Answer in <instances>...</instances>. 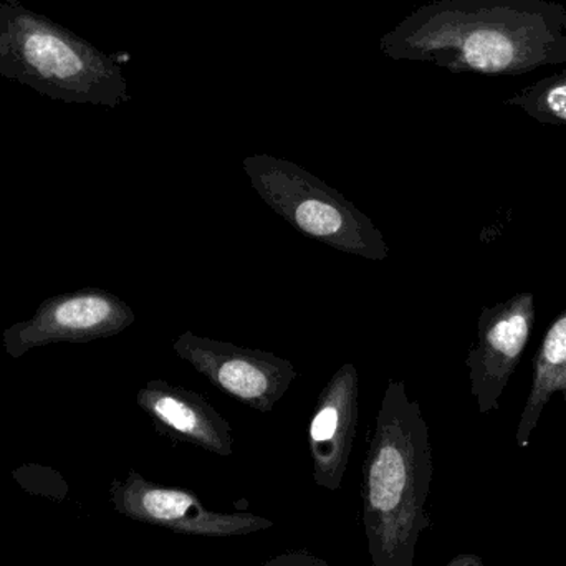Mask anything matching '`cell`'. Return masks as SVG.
<instances>
[{
	"instance_id": "cell-1",
	"label": "cell",
	"mask_w": 566,
	"mask_h": 566,
	"mask_svg": "<svg viewBox=\"0 0 566 566\" xmlns=\"http://www.w3.org/2000/svg\"><path fill=\"white\" fill-rule=\"evenodd\" d=\"M379 50L452 73L525 75L566 65V7L554 0H434L388 30Z\"/></svg>"
},
{
	"instance_id": "cell-2",
	"label": "cell",
	"mask_w": 566,
	"mask_h": 566,
	"mask_svg": "<svg viewBox=\"0 0 566 566\" xmlns=\"http://www.w3.org/2000/svg\"><path fill=\"white\" fill-rule=\"evenodd\" d=\"M432 481L429 428L406 382L386 385L363 478V525L371 566H412Z\"/></svg>"
},
{
	"instance_id": "cell-3",
	"label": "cell",
	"mask_w": 566,
	"mask_h": 566,
	"mask_svg": "<svg viewBox=\"0 0 566 566\" xmlns=\"http://www.w3.org/2000/svg\"><path fill=\"white\" fill-rule=\"evenodd\" d=\"M0 73L43 95L116 108L129 102L119 63L45 17L0 6Z\"/></svg>"
},
{
	"instance_id": "cell-4",
	"label": "cell",
	"mask_w": 566,
	"mask_h": 566,
	"mask_svg": "<svg viewBox=\"0 0 566 566\" xmlns=\"http://www.w3.org/2000/svg\"><path fill=\"white\" fill-rule=\"evenodd\" d=\"M242 168L259 198L300 234L355 258H389V245L375 222L302 166L262 153L248 156Z\"/></svg>"
},
{
	"instance_id": "cell-5",
	"label": "cell",
	"mask_w": 566,
	"mask_h": 566,
	"mask_svg": "<svg viewBox=\"0 0 566 566\" xmlns=\"http://www.w3.org/2000/svg\"><path fill=\"white\" fill-rule=\"evenodd\" d=\"M172 352L219 391L262 415L274 411L298 376L295 365L275 353L219 342L192 332L182 333L172 345Z\"/></svg>"
},
{
	"instance_id": "cell-6",
	"label": "cell",
	"mask_w": 566,
	"mask_h": 566,
	"mask_svg": "<svg viewBox=\"0 0 566 566\" xmlns=\"http://www.w3.org/2000/svg\"><path fill=\"white\" fill-rule=\"evenodd\" d=\"M136 315L128 303L102 289H85L45 300L32 318L3 332L13 358L53 343H88L125 332Z\"/></svg>"
},
{
	"instance_id": "cell-7",
	"label": "cell",
	"mask_w": 566,
	"mask_h": 566,
	"mask_svg": "<svg viewBox=\"0 0 566 566\" xmlns=\"http://www.w3.org/2000/svg\"><path fill=\"white\" fill-rule=\"evenodd\" d=\"M109 501L118 514L132 521L198 537H238L274 525L261 515L209 511L191 492L155 484L135 471L113 481Z\"/></svg>"
},
{
	"instance_id": "cell-8",
	"label": "cell",
	"mask_w": 566,
	"mask_h": 566,
	"mask_svg": "<svg viewBox=\"0 0 566 566\" xmlns=\"http://www.w3.org/2000/svg\"><path fill=\"white\" fill-rule=\"evenodd\" d=\"M534 323L535 296L532 292L515 293L505 302L482 310L478 342L465 359L471 392L481 415L499 408L531 339Z\"/></svg>"
},
{
	"instance_id": "cell-9",
	"label": "cell",
	"mask_w": 566,
	"mask_h": 566,
	"mask_svg": "<svg viewBox=\"0 0 566 566\" xmlns=\"http://www.w3.org/2000/svg\"><path fill=\"white\" fill-rule=\"evenodd\" d=\"M359 376L345 363L323 386L308 424L313 479L319 488L336 491L348 468L358 426Z\"/></svg>"
},
{
	"instance_id": "cell-10",
	"label": "cell",
	"mask_w": 566,
	"mask_h": 566,
	"mask_svg": "<svg viewBox=\"0 0 566 566\" xmlns=\"http://www.w3.org/2000/svg\"><path fill=\"white\" fill-rule=\"evenodd\" d=\"M136 402L161 434L222 458L234 452L231 422L199 392L151 379L139 389Z\"/></svg>"
},
{
	"instance_id": "cell-11",
	"label": "cell",
	"mask_w": 566,
	"mask_h": 566,
	"mask_svg": "<svg viewBox=\"0 0 566 566\" xmlns=\"http://www.w3.org/2000/svg\"><path fill=\"white\" fill-rule=\"evenodd\" d=\"M557 392L566 401V306L552 322L535 355L531 392L515 432L518 448H528L545 408Z\"/></svg>"
},
{
	"instance_id": "cell-12",
	"label": "cell",
	"mask_w": 566,
	"mask_h": 566,
	"mask_svg": "<svg viewBox=\"0 0 566 566\" xmlns=\"http://www.w3.org/2000/svg\"><path fill=\"white\" fill-rule=\"evenodd\" d=\"M504 103L521 108L542 125L566 126V66L525 86Z\"/></svg>"
},
{
	"instance_id": "cell-13",
	"label": "cell",
	"mask_w": 566,
	"mask_h": 566,
	"mask_svg": "<svg viewBox=\"0 0 566 566\" xmlns=\"http://www.w3.org/2000/svg\"><path fill=\"white\" fill-rule=\"evenodd\" d=\"M448 566H485L478 555H459Z\"/></svg>"
}]
</instances>
